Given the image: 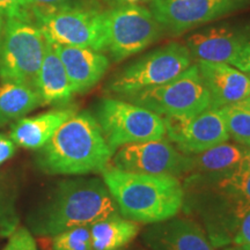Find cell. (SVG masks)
<instances>
[{"label":"cell","mask_w":250,"mask_h":250,"mask_svg":"<svg viewBox=\"0 0 250 250\" xmlns=\"http://www.w3.org/2000/svg\"><path fill=\"white\" fill-rule=\"evenodd\" d=\"M4 250H37V246L29 230L24 227H20L9 235V240Z\"/></svg>","instance_id":"484cf974"},{"label":"cell","mask_w":250,"mask_h":250,"mask_svg":"<svg viewBox=\"0 0 250 250\" xmlns=\"http://www.w3.org/2000/svg\"><path fill=\"white\" fill-rule=\"evenodd\" d=\"M110 5L111 7H117V6H124V5H140L142 2H147L151 0H103Z\"/></svg>","instance_id":"1f68e13d"},{"label":"cell","mask_w":250,"mask_h":250,"mask_svg":"<svg viewBox=\"0 0 250 250\" xmlns=\"http://www.w3.org/2000/svg\"><path fill=\"white\" fill-rule=\"evenodd\" d=\"M225 250H250V248H248V247L235 246V247H229V248H226Z\"/></svg>","instance_id":"e575fe53"},{"label":"cell","mask_w":250,"mask_h":250,"mask_svg":"<svg viewBox=\"0 0 250 250\" xmlns=\"http://www.w3.org/2000/svg\"><path fill=\"white\" fill-rule=\"evenodd\" d=\"M230 65L236 67L237 70L250 74V37H247L239 55L236 56V58Z\"/></svg>","instance_id":"f546056e"},{"label":"cell","mask_w":250,"mask_h":250,"mask_svg":"<svg viewBox=\"0 0 250 250\" xmlns=\"http://www.w3.org/2000/svg\"><path fill=\"white\" fill-rule=\"evenodd\" d=\"M166 134L183 154H198L229 140L219 109L208 108L195 116L162 117Z\"/></svg>","instance_id":"7c38bea8"},{"label":"cell","mask_w":250,"mask_h":250,"mask_svg":"<svg viewBox=\"0 0 250 250\" xmlns=\"http://www.w3.org/2000/svg\"><path fill=\"white\" fill-rule=\"evenodd\" d=\"M89 230L92 250H125L138 235L139 225L116 213L92 224Z\"/></svg>","instance_id":"ffe728a7"},{"label":"cell","mask_w":250,"mask_h":250,"mask_svg":"<svg viewBox=\"0 0 250 250\" xmlns=\"http://www.w3.org/2000/svg\"><path fill=\"white\" fill-rule=\"evenodd\" d=\"M30 11L34 19L72 4V0H29Z\"/></svg>","instance_id":"83f0119b"},{"label":"cell","mask_w":250,"mask_h":250,"mask_svg":"<svg viewBox=\"0 0 250 250\" xmlns=\"http://www.w3.org/2000/svg\"><path fill=\"white\" fill-rule=\"evenodd\" d=\"M211 184V183H210ZM228 197L240 217L250 210V173H234L230 176L212 183Z\"/></svg>","instance_id":"603a6c76"},{"label":"cell","mask_w":250,"mask_h":250,"mask_svg":"<svg viewBox=\"0 0 250 250\" xmlns=\"http://www.w3.org/2000/svg\"><path fill=\"white\" fill-rule=\"evenodd\" d=\"M95 118L112 153L127 144L161 140L166 136L160 115L124 100L102 99Z\"/></svg>","instance_id":"5b68a950"},{"label":"cell","mask_w":250,"mask_h":250,"mask_svg":"<svg viewBox=\"0 0 250 250\" xmlns=\"http://www.w3.org/2000/svg\"><path fill=\"white\" fill-rule=\"evenodd\" d=\"M226 124L229 138L250 148V103L243 101L219 108Z\"/></svg>","instance_id":"7402d4cb"},{"label":"cell","mask_w":250,"mask_h":250,"mask_svg":"<svg viewBox=\"0 0 250 250\" xmlns=\"http://www.w3.org/2000/svg\"><path fill=\"white\" fill-rule=\"evenodd\" d=\"M4 24H5V19H4V14L0 12V37H1L2 34V29H4Z\"/></svg>","instance_id":"836d02e7"},{"label":"cell","mask_w":250,"mask_h":250,"mask_svg":"<svg viewBox=\"0 0 250 250\" xmlns=\"http://www.w3.org/2000/svg\"><path fill=\"white\" fill-rule=\"evenodd\" d=\"M15 224L12 197L9 190L0 181V232L11 235L17 229Z\"/></svg>","instance_id":"d4e9b609"},{"label":"cell","mask_w":250,"mask_h":250,"mask_svg":"<svg viewBox=\"0 0 250 250\" xmlns=\"http://www.w3.org/2000/svg\"><path fill=\"white\" fill-rule=\"evenodd\" d=\"M151 250H214L198 224L186 218H171L152 224L144 233Z\"/></svg>","instance_id":"4fadbf2b"},{"label":"cell","mask_w":250,"mask_h":250,"mask_svg":"<svg viewBox=\"0 0 250 250\" xmlns=\"http://www.w3.org/2000/svg\"><path fill=\"white\" fill-rule=\"evenodd\" d=\"M248 248H249V247H248Z\"/></svg>","instance_id":"74e56055"},{"label":"cell","mask_w":250,"mask_h":250,"mask_svg":"<svg viewBox=\"0 0 250 250\" xmlns=\"http://www.w3.org/2000/svg\"><path fill=\"white\" fill-rule=\"evenodd\" d=\"M240 0H151L149 9L162 29L181 35L242 8Z\"/></svg>","instance_id":"30bf717a"},{"label":"cell","mask_w":250,"mask_h":250,"mask_svg":"<svg viewBox=\"0 0 250 250\" xmlns=\"http://www.w3.org/2000/svg\"><path fill=\"white\" fill-rule=\"evenodd\" d=\"M246 151L245 146L226 142L189 156L188 184H210L230 176L239 168Z\"/></svg>","instance_id":"5bb4252c"},{"label":"cell","mask_w":250,"mask_h":250,"mask_svg":"<svg viewBox=\"0 0 250 250\" xmlns=\"http://www.w3.org/2000/svg\"><path fill=\"white\" fill-rule=\"evenodd\" d=\"M0 12L6 18H31L29 0H0Z\"/></svg>","instance_id":"4316f807"},{"label":"cell","mask_w":250,"mask_h":250,"mask_svg":"<svg viewBox=\"0 0 250 250\" xmlns=\"http://www.w3.org/2000/svg\"><path fill=\"white\" fill-rule=\"evenodd\" d=\"M35 19L43 35L51 43L101 52L105 50V11L72 2Z\"/></svg>","instance_id":"ba28073f"},{"label":"cell","mask_w":250,"mask_h":250,"mask_svg":"<svg viewBox=\"0 0 250 250\" xmlns=\"http://www.w3.org/2000/svg\"><path fill=\"white\" fill-rule=\"evenodd\" d=\"M46 40L31 18H6L0 37V80L34 87ZM37 90V89H36Z\"/></svg>","instance_id":"277c9868"},{"label":"cell","mask_w":250,"mask_h":250,"mask_svg":"<svg viewBox=\"0 0 250 250\" xmlns=\"http://www.w3.org/2000/svg\"><path fill=\"white\" fill-rule=\"evenodd\" d=\"M236 173H250V148H247L246 154L243 156L241 164H240L239 168H237Z\"/></svg>","instance_id":"d6a6232c"},{"label":"cell","mask_w":250,"mask_h":250,"mask_svg":"<svg viewBox=\"0 0 250 250\" xmlns=\"http://www.w3.org/2000/svg\"><path fill=\"white\" fill-rule=\"evenodd\" d=\"M162 27L151 9L124 5L105 11V51L115 62L139 54L160 39Z\"/></svg>","instance_id":"9c48e42d"},{"label":"cell","mask_w":250,"mask_h":250,"mask_svg":"<svg viewBox=\"0 0 250 250\" xmlns=\"http://www.w3.org/2000/svg\"><path fill=\"white\" fill-rule=\"evenodd\" d=\"M196 64L198 65L206 88L210 93V108L219 109L248 99L249 74L225 62L198 61Z\"/></svg>","instance_id":"2e32d148"},{"label":"cell","mask_w":250,"mask_h":250,"mask_svg":"<svg viewBox=\"0 0 250 250\" xmlns=\"http://www.w3.org/2000/svg\"><path fill=\"white\" fill-rule=\"evenodd\" d=\"M52 250H92L89 226L73 227L52 236Z\"/></svg>","instance_id":"cb8c5ba5"},{"label":"cell","mask_w":250,"mask_h":250,"mask_svg":"<svg viewBox=\"0 0 250 250\" xmlns=\"http://www.w3.org/2000/svg\"><path fill=\"white\" fill-rule=\"evenodd\" d=\"M114 154L112 166L131 173L167 174L179 177L187 175L189 169V156L164 139L127 144Z\"/></svg>","instance_id":"8fae6325"},{"label":"cell","mask_w":250,"mask_h":250,"mask_svg":"<svg viewBox=\"0 0 250 250\" xmlns=\"http://www.w3.org/2000/svg\"><path fill=\"white\" fill-rule=\"evenodd\" d=\"M249 78H250V74H249ZM246 101H248V102L250 103V92H249V96H248V99H247Z\"/></svg>","instance_id":"d590c367"},{"label":"cell","mask_w":250,"mask_h":250,"mask_svg":"<svg viewBox=\"0 0 250 250\" xmlns=\"http://www.w3.org/2000/svg\"><path fill=\"white\" fill-rule=\"evenodd\" d=\"M233 243L235 246L250 248V210L240 220L235 235L233 237Z\"/></svg>","instance_id":"f1b7e54d"},{"label":"cell","mask_w":250,"mask_h":250,"mask_svg":"<svg viewBox=\"0 0 250 250\" xmlns=\"http://www.w3.org/2000/svg\"><path fill=\"white\" fill-rule=\"evenodd\" d=\"M102 180L122 217L138 224H155L174 218L184 204L186 191L179 177L143 174L108 166Z\"/></svg>","instance_id":"3957f363"},{"label":"cell","mask_w":250,"mask_h":250,"mask_svg":"<svg viewBox=\"0 0 250 250\" xmlns=\"http://www.w3.org/2000/svg\"><path fill=\"white\" fill-rule=\"evenodd\" d=\"M40 105L42 100L34 87L4 81L0 85V126L17 122Z\"/></svg>","instance_id":"44dd1931"},{"label":"cell","mask_w":250,"mask_h":250,"mask_svg":"<svg viewBox=\"0 0 250 250\" xmlns=\"http://www.w3.org/2000/svg\"><path fill=\"white\" fill-rule=\"evenodd\" d=\"M77 112L74 107H62L31 117H22L12 125L9 138L17 146L37 151L59 127Z\"/></svg>","instance_id":"ac0fdd59"},{"label":"cell","mask_w":250,"mask_h":250,"mask_svg":"<svg viewBox=\"0 0 250 250\" xmlns=\"http://www.w3.org/2000/svg\"><path fill=\"white\" fill-rule=\"evenodd\" d=\"M192 59L186 45L177 42L168 43L118 72L109 83V89L125 98L140 90L164 85L191 66Z\"/></svg>","instance_id":"52a82bcc"},{"label":"cell","mask_w":250,"mask_h":250,"mask_svg":"<svg viewBox=\"0 0 250 250\" xmlns=\"http://www.w3.org/2000/svg\"><path fill=\"white\" fill-rule=\"evenodd\" d=\"M36 89L42 100V105L65 107L74 94L64 65L52 43L48 40L45 43L44 57L37 77Z\"/></svg>","instance_id":"d6986e66"},{"label":"cell","mask_w":250,"mask_h":250,"mask_svg":"<svg viewBox=\"0 0 250 250\" xmlns=\"http://www.w3.org/2000/svg\"><path fill=\"white\" fill-rule=\"evenodd\" d=\"M120 213L103 180L78 177L61 181L45 202L28 215L34 234L55 236L79 226L90 225Z\"/></svg>","instance_id":"6da1fadb"},{"label":"cell","mask_w":250,"mask_h":250,"mask_svg":"<svg viewBox=\"0 0 250 250\" xmlns=\"http://www.w3.org/2000/svg\"><path fill=\"white\" fill-rule=\"evenodd\" d=\"M132 102L161 117H190L210 108V93L198 65L192 64L179 77L164 85L125 96Z\"/></svg>","instance_id":"8992f818"},{"label":"cell","mask_w":250,"mask_h":250,"mask_svg":"<svg viewBox=\"0 0 250 250\" xmlns=\"http://www.w3.org/2000/svg\"><path fill=\"white\" fill-rule=\"evenodd\" d=\"M247 36L226 26L208 27L187 37V48L197 62L232 64Z\"/></svg>","instance_id":"e0dca14e"},{"label":"cell","mask_w":250,"mask_h":250,"mask_svg":"<svg viewBox=\"0 0 250 250\" xmlns=\"http://www.w3.org/2000/svg\"><path fill=\"white\" fill-rule=\"evenodd\" d=\"M114 153L100 125L88 111L76 112L43 147L37 149V167L50 175L102 173Z\"/></svg>","instance_id":"7a4b0ae2"},{"label":"cell","mask_w":250,"mask_h":250,"mask_svg":"<svg viewBox=\"0 0 250 250\" xmlns=\"http://www.w3.org/2000/svg\"><path fill=\"white\" fill-rule=\"evenodd\" d=\"M15 146L17 145L12 142L9 136L0 133V166L14 155Z\"/></svg>","instance_id":"4dcf8cb0"},{"label":"cell","mask_w":250,"mask_h":250,"mask_svg":"<svg viewBox=\"0 0 250 250\" xmlns=\"http://www.w3.org/2000/svg\"><path fill=\"white\" fill-rule=\"evenodd\" d=\"M240 1H247V0H240Z\"/></svg>","instance_id":"8d00e7d4"},{"label":"cell","mask_w":250,"mask_h":250,"mask_svg":"<svg viewBox=\"0 0 250 250\" xmlns=\"http://www.w3.org/2000/svg\"><path fill=\"white\" fill-rule=\"evenodd\" d=\"M52 45L64 65L74 94L87 93L95 87L110 66L109 58L101 51L55 43Z\"/></svg>","instance_id":"9a60e30c"}]
</instances>
